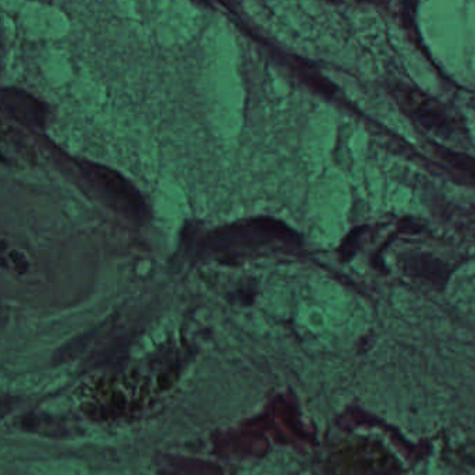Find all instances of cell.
I'll return each instance as SVG.
<instances>
[{
	"mask_svg": "<svg viewBox=\"0 0 475 475\" xmlns=\"http://www.w3.org/2000/svg\"><path fill=\"white\" fill-rule=\"evenodd\" d=\"M296 233L280 222L272 219H254L241 224L227 226L208 236L206 248L229 251L265 244L273 240H291Z\"/></svg>",
	"mask_w": 475,
	"mask_h": 475,
	"instance_id": "1",
	"label": "cell"
},
{
	"mask_svg": "<svg viewBox=\"0 0 475 475\" xmlns=\"http://www.w3.org/2000/svg\"><path fill=\"white\" fill-rule=\"evenodd\" d=\"M81 172L102 200L133 219H142L146 208L136 189L120 175L103 166L81 163Z\"/></svg>",
	"mask_w": 475,
	"mask_h": 475,
	"instance_id": "2",
	"label": "cell"
},
{
	"mask_svg": "<svg viewBox=\"0 0 475 475\" xmlns=\"http://www.w3.org/2000/svg\"><path fill=\"white\" fill-rule=\"evenodd\" d=\"M1 102L4 110L15 120L35 127H42L45 125L48 113L46 106L25 91L17 88H4L1 94Z\"/></svg>",
	"mask_w": 475,
	"mask_h": 475,
	"instance_id": "3",
	"label": "cell"
},
{
	"mask_svg": "<svg viewBox=\"0 0 475 475\" xmlns=\"http://www.w3.org/2000/svg\"><path fill=\"white\" fill-rule=\"evenodd\" d=\"M408 108L415 113L419 123L428 130L439 136H448L453 133V126L449 118L438 108L432 106L429 101L421 99L419 92H412L408 96Z\"/></svg>",
	"mask_w": 475,
	"mask_h": 475,
	"instance_id": "4",
	"label": "cell"
},
{
	"mask_svg": "<svg viewBox=\"0 0 475 475\" xmlns=\"http://www.w3.org/2000/svg\"><path fill=\"white\" fill-rule=\"evenodd\" d=\"M405 271L426 280H431L436 284H441L448 277V265L431 255L421 253H407L400 258Z\"/></svg>",
	"mask_w": 475,
	"mask_h": 475,
	"instance_id": "5",
	"label": "cell"
},
{
	"mask_svg": "<svg viewBox=\"0 0 475 475\" xmlns=\"http://www.w3.org/2000/svg\"><path fill=\"white\" fill-rule=\"evenodd\" d=\"M433 149L436 151V153L439 155V158H442L446 163H449L450 166H453L455 169H457L459 172H462L463 175L471 177L475 180V159L462 153V152H456L453 149H449L443 145L439 144H433Z\"/></svg>",
	"mask_w": 475,
	"mask_h": 475,
	"instance_id": "6",
	"label": "cell"
},
{
	"mask_svg": "<svg viewBox=\"0 0 475 475\" xmlns=\"http://www.w3.org/2000/svg\"><path fill=\"white\" fill-rule=\"evenodd\" d=\"M358 237H360V234H355V232H353V233H350L348 239L341 246V255H343L344 260L351 258L354 255V253H355V244H357L355 241L358 240Z\"/></svg>",
	"mask_w": 475,
	"mask_h": 475,
	"instance_id": "7",
	"label": "cell"
}]
</instances>
